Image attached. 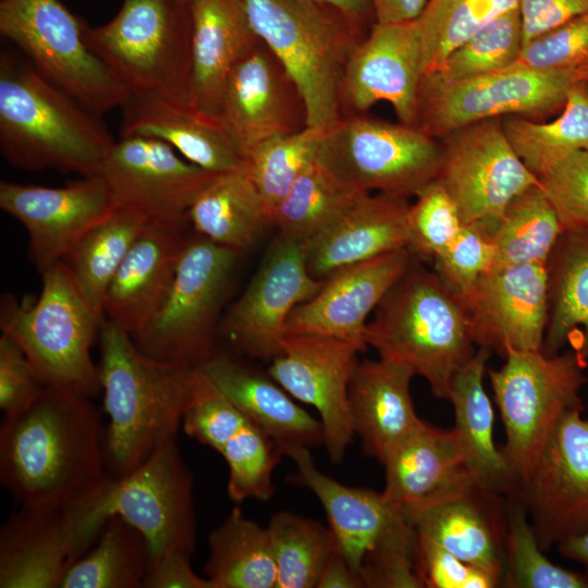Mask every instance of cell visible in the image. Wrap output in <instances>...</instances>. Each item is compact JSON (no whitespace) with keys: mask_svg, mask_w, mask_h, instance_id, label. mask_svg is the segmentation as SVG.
<instances>
[{"mask_svg":"<svg viewBox=\"0 0 588 588\" xmlns=\"http://www.w3.org/2000/svg\"><path fill=\"white\" fill-rule=\"evenodd\" d=\"M88 397L47 385L28 408L3 416L0 481L21 505L71 506L111 479L106 429Z\"/></svg>","mask_w":588,"mask_h":588,"instance_id":"1","label":"cell"},{"mask_svg":"<svg viewBox=\"0 0 588 588\" xmlns=\"http://www.w3.org/2000/svg\"><path fill=\"white\" fill-rule=\"evenodd\" d=\"M98 379L109 417L105 456L121 477L175 441L194 396L196 367L155 359L114 322L100 324Z\"/></svg>","mask_w":588,"mask_h":588,"instance_id":"2","label":"cell"},{"mask_svg":"<svg viewBox=\"0 0 588 588\" xmlns=\"http://www.w3.org/2000/svg\"><path fill=\"white\" fill-rule=\"evenodd\" d=\"M115 140L93 113L32 64L0 57V151L12 167L97 175Z\"/></svg>","mask_w":588,"mask_h":588,"instance_id":"3","label":"cell"},{"mask_svg":"<svg viewBox=\"0 0 588 588\" xmlns=\"http://www.w3.org/2000/svg\"><path fill=\"white\" fill-rule=\"evenodd\" d=\"M365 341L380 358L424 378L443 400L455 373L476 353L462 295L414 256L376 307Z\"/></svg>","mask_w":588,"mask_h":588,"instance_id":"4","label":"cell"},{"mask_svg":"<svg viewBox=\"0 0 588 588\" xmlns=\"http://www.w3.org/2000/svg\"><path fill=\"white\" fill-rule=\"evenodd\" d=\"M256 37L294 83L305 125L327 130L342 118L347 61L364 39L360 26L314 0H243Z\"/></svg>","mask_w":588,"mask_h":588,"instance_id":"5","label":"cell"},{"mask_svg":"<svg viewBox=\"0 0 588 588\" xmlns=\"http://www.w3.org/2000/svg\"><path fill=\"white\" fill-rule=\"evenodd\" d=\"M291 476L321 503L336 549L363 587L422 588L417 569V534L403 507L382 492L343 485L319 470L309 449L296 451Z\"/></svg>","mask_w":588,"mask_h":588,"instance_id":"6","label":"cell"},{"mask_svg":"<svg viewBox=\"0 0 588 588\" xmlns=\"http://www.w3.org/2000/svg\"><path fill=\"white\" fill-rule=\"evenodd\" d=\"M85 39L131 95L192 105L189 1L123 0L106 24H86Z\"/></svg>","mask_w":588,"mask_h":588,"instance_id":"7","label":"cell"},{"mask_svg":"<svg viewBox=\"0 0 588 588\" xmlns=\"http://www.w3.org/2000/svg\"><path fill=\"white\" fill-rule=\"evenodd\" d=\"M503 357L501 368L487 372L505 431L501 451L518 494L562 418L584 411L587 362L571 348L546 355L506 347Z\"/></svg>","mask_w":588,"mask_h":588,"instance_id":"8","label":"cell"},{"mask_svg":"<svg viewBox=\"0 0 588 588\" xmlns=\"http://www.w3.org/2000/svg\"><path fill=\"white\" fill-rule=\"evenodd\" d=\"M40 273L42 289L36 301L17 304L4 298L1 331L22 347L47 385L94 395L100 383L90 348L101 323L64 260Z\"/></svg>","mask_w":588,"mask_h":588,"instance_id":"9","label":"cell"},{"mask_svg":"<svg viewBox=\"0 0 588 588\" xmlns=\"http://www.w3.org/2000/svg\"><path fill=\"white\" fill-rule=\"evenodd\" d=\"M442 160L440 139L419 127L351 114L323 130L315 161L347 191L408 198L439 177Z\"/></svg>","mask_w":588,"mask_h":588,"instance_id":"10","label":"cell"},{"mask_svg":"<svg viewBox=\"0 0 588 588\" xmlns=\"http://www.w3.org/2000/svg\"><path fill=\"white\" fill-rule=\"evenodd\" d=\"M85 27L60 0L0 1V34L50 83L101 117L131 94L89 48Z\"/></svg>","mask_w":588,"mask_h":588,"instance_id":"11","label":"cell"},{"mask_svg":"<svg viewBox=\"0 0 588 588\" xmlns=\"http://www.w3.org/2000/svg\"><path fill=\"white\" fill-rule=\"evenodd\" d=\"M240 252L198 234L185 238L168 292L134 342L155 359L199 366L211 355L215 326Z\"/></svg>","mask_w":588,"mask_h":588,"instance_id":"12","label":"cell"},{"mask_svg":"<svg viewBox=\"0 0 588 588\" xmlns=\"http://www.w3.org/2000/svg\"><path fill=\"white\" fill-rule=\"evenodd\" d=\"M580 79L581 74L575 71H539L519 63L454 83L426 73L419 86L416 126L440 139L487 119L543 118L562 110Z\"/></svg>","mask_w":588,"mask_h":588,"instance_id":"13","label":"cell"},{"mask_svg":"<svg viewBox=\"0 0 588 588\" xmlns=\"http://www.w3.org/2000/svg\"><path fill=\"white\" fill-rule=\"evenodd\" d=\"M95 511L102 525L120 515L137 528L148 542L149 563L172 555L191 556L197 535L193 476L176 440L128 474L112 476L97 497Z\"/></svg>","mask_w":588,"mask_h":588,"instance_id":"14","label":"cell"},{"mask_svg":"<svg viewBox=\"0 0 588 588\" xmlns=\"http://www.w3.org/2000/svg\"><path fill=\"white\" fill-rule=\"evenodd\" d=\"M443 149L438 180L455 201L463 224L492 233L509 204L538 184L502 126V118L454 130L440 138Z\"/></svg>","mask_w":588,"mask_h":588,"instance_id":"15","label":"cell"},{"mask_svg":"<svg viewBox=\"0 0 588 588\" xmlns=\"http://www.w3.org/2000/svg\"><path fill=\"white\" fill-rule=\"evenodd\" d=\"M322 283L308 271L307 243L279 234L226 314L223 334L247 356L272 360L282 353L290 314L311 298Z\"/></svg>","mask_w":588,"mask_h":588,"instance_id":"16","label":"cell"},{"mask_svg":"<svg viewBox=\"0 0 588 588\" xmlns=\"http://www.w3.org/2000/svg\"><path fill=\"white\" fill-rule=\"evenodd\" d=\"M581 414L562 418L517 494L544 552L588 530V418Z\"/></svg>","mask_w":588,"mask_h":588,"instance_id":"17","label":"cell"},{"mask_svg":"<svg viewBox=\"0 0 588 588\" xmlns=\"http://www.w3.org/2000/svg\"><path fill=\"white\" fill-rule=\"evenodd\" d=\"M216 174L148 136L120 137L99 172L117 206L135 210L148 221L174 225L187 221L191 204Z\"/></svg>","mask_w":588,"mask_h":588,"instance_id":"18","label":"cell"},{"mask_svg":"<svg viewBox=\"0 0 588 588\" xmlns=\"http://www.w3.org/2000/svg\"><path fill=\"white\" fill-rule=\"evenodd\" d=\"M359 352L353 343L332 336L289 334L268 369L293 399L318 412L333 464L342 462L355 434L348 388Z\"/></svg>","mask_w":588,"mask_h":588,"instance_id":"19","label":"cell"},{"mask_svg":"<svg viewBox=\"0 0 588 588\" xmlns=\"http://www.w3.org/2000/svg\"><path fill=\"white\" fill-rule=\"evenodd\" d=\"M0 207L25 228L30 259L40 272L64 260L117 204L106 181L97 174L62 187L1 181Z\"/></svg>","mask_w":588,"mask_h":588,"instance_id":"20","label":"cell"},{"mask_svg":"<svg viewBox=\"0 0 588 588\" xmlns=\"http://www.w3.org/2000/svg\"><path fill=\"white\" fill-rule=\"evenodd\" d=\"M479 347L542 351L548 319L544 264L494 266L462 295Z\"/></svg>","mask_w":588,"mask_h":588,"instance_id":"21","label":"cell"},{"mask_svg":"<svg viewBox=\"0 0 588 588\" xmlns=\"http://www.w3.org/2000/svg\"><path fill=\"white\" fill-rule=\"evenodd\" d=\"M424 73V46L417 21L373 22L347 61L341 88L342 108L363 114L385 101L401 123L416 126Z\"/></svg>","mask_w":588,"mask_h":588,"instance_id":"22","label":"cell"},{"mask_svg":"<svg viewBox=\"0 0 588 588\" xmlns=\"http://www.w3.org/2000/svg\"><path fill=\"white\" fill-rule=\"evenodd\" d=\"M96 539L81 503L21 505L0 531V587L60 588L69 568Z\"/></svg>","mask_w":588,"mask_h":588,"instance_id":"23","label":"cell"},{"mask_svg":"<svg viewBox=\"0 0 588 588\" xmlns=\"http://www.w3.org/2000/svg\"><path fill=\"white\" fill-rule=\"evenodd\" d=\"M506 499L469 480L403 510L417 535L490 573L502 585Z\"/></svg>","mask_w":588,"mask_h":588,"instance_id":"24","label":"cell"},{"mask_svg":"<svg viewBox=\"0 0 588 588\" xmlns=\"http://www.w3.org/2000/svg\"><path fill=\"white\" fill-rule=\"evenodd\" d=\"M412 259L411 252L403 248L331 273L311 298L292 310L286 321V335L332 336L365 351L369 314L405 272Z\"/></svg>","mask_w":588,"mask_h":588,"instance_id":"25","label":"cell"},{"mask_svg":"<svg viewBox=\"0 0 588 588\" xmlns=\"http://www.w3.org/2000/svg\"><path fill=\"white\" fill-rule=\"evenodd\" d=\"M301 101L294 83L258 39L230 72L218 117L245 156L264 140L301 130L295 127Z\"/></svg>","mask_w":588,"mask_h":588,"instance_id":"26","label":"cell"},{"mask_svg":"<svg viewBox=\"0 0 588 588\" xmlns=\"http://www.w3.org/2000/svg\"><path fill=\"white\" fill-rule=\"evenodd\" d=\"M197 367L282 454L291 457L301 449L324 443L321 421L302 408L269 375L224 355L211 354Z\"/></svg>","mask_w":588,"mask_h":588,"instance_id":"27","label":"cell"},{"mask_svg":"<svg viewBox=\"0 0 588 588\" xmlns=\"http://www.w3.org/2000/svg\"><path fill=\"white\" fill-rule=\"evenodd\" d=\"M121 109L120 137L160 139L187 161L212 173L244 166L242 149L218 115L151 95H131Z\"/></svg>","mask_w":588,"mask_h":588,"instance_id":"28","label":"cell"},{"mask_svg":"<svg viewBox=\"0 0 588 588\" xmlns=\"http://www.w3.org/2000/svg\"><path fill=\"white\" fill-rule=\"evenodd\" d=\"M183 225L147 221L106 293L105 315L133 339L155 316L185 241Z\"/></svg>","mask_w":588,"mask_h":588,"instance_id":"29","label":"cell"},{"mask_svg":"<svg viewBox=\"0 0 588 588\" xmlns=\"http://www.w3.org/2000/svg\"><path fill=\"white\" fill-rule=\"evenodd\" d=\"M407 198L364 194L332 225L307 243L309 273L324 280L344 267L407 248Z\"/></svg>","mask_w":588,"mask_h":588,"instance_id":"30","label":"cell"},{"mask_svg":"<svg viewBox=\"0 0 588 588\" xmlns=\"http://www.w3.org/2000/svg\"><path fill=\"white\" fill-rule=\"evenodd\" d=\"M414 373L403 365L380 358L357 362L348 402L354 433L363 452L383 463L420 419L411 395Z\"/></svg>","mask_w":588,"mask_h":588,"instance_id":"31","label":"cell"},{"mask_svg":"<svg viewBox=\"0 0 588 588\" xmlns=\"http://www.w3.org/2000/svg\"><path fill=\"white\" fill-rule=\"evenodd\" d=\"M192 106L218 115L225 81L258 40L243 0H192Z\"/></svg>","mask_w":588,"mask_h":588,"instance_id":"32","label":"cell"},{"mask_svg":"<svg viewBox=\"0 0 588 588\" xmlns=\"http://www.w3.org/2000/svg\"><path fill=\"white\" fill-rule=\"evenodd\" d=\"M490 352L479 347L452 379L448 397L455 418L452 431L476 482L492 493L516 497V482L493 440L494 411L483 387Z\"/></svg>","mask_w":588,"mask_h":588,"instance_id":"33","label":"cell"},{"mask_svg":"<svg viewBox=\"0 0 588 588\" xmlns=\"http://www.w3.org/2000/svg\"><path fill=\"white\" fill-rule=\"evenodd\" d=\"M382 465L385 471L382 493L401 507L475 480L465 466L452 429L443 430L424 420L391 451Z\"/></svg>","mask_w":588,"mask_h":588,"instance_id":"34","label":"cell"},{"mask_svg":"<svg viewBox=\"0 0 588 588\" xmlns=\"http://www.w3.org/2000/svg\"><path fill=\"white\" fill-rule=\"evenodd\" d=\"M548 319L542 352L571 346L588 363V231H564L548 262Z\"/></svg>","mask_w":588,"mask_h":588,"instance_id":"35","label":"cell"},{"mask_svg":"<svg viewBox=\"0 0 588 588\" xmlns=\"http://www.w3.org/2000/svg\"><path fill=\"white\" fill-rule=\"evenodd\" d=\"M186 220L198 234L240 253L270 224L244 166L217 173L191 204Z\"/></svg>","mask_w":588,"mask_h":588,"instance_id":"36","label":"cell"},{"mask_svg":"<svg viewBox=\"0 0 588 588\" xmlns=\"http://www.w3.org/2000/svg\"><path fill=\"white\" fill-rule=\"evenodd\" d=\"M204 575L212 588H275L277 565L268 528L236 506L211 531Z\"/></svg>","mask_w":588,"mask_h":588,"instance_id":"37","label":"cell"},{"mask_svg":"<svg viewBox=\"0 0 588 588\" xmlns=\"http://www.w3.org/2000/svg\"><path fill=\"white\" fill-rule=\"evenodd\" d=\"M147 221L137 211L117 206L79 240L64 259L100 323L105 320L109 284Z\"/></svg>","mask_w":588,"mask_h":588,"instance_id":"38","label":"cell"},{"mask_svg":"<svg viewBox=\"0 0 588 588\" xmlns=\"http://www.w3.org/2000/svg\"><path fill=\"white\" fill-rule=\"evenodd\" d=\"M513 149L537 175L565 157L588 150V83L578 81L556 118L543 122L520 115L502 118Z\"/></svg>","mask_w":588,"mask_h":588,"instance_id":"39","label":"cell"},{"mask_svg":"<svg viewBox=\"0 0 588 588\" xmlns=\"http://www.w3.org/2000/svg\"><path fill=\"white\" fill-rule=\"evenodd\" d=\"M149 560L144 535L120 515H112L90 548L69 568L60 588L144 587Z\"/></svg>","mask_w":588,"mask_h":588,"instance_id":"40","label":"cell"},{"mask_svg":"<svg viewBox=\"0 0 588 588\" xmlns=\"http://www.w3.org/2000/svg\"><path fill=\"white\" fill-rule=\"evenodd\" d=\"M563 232L554 207L538 183L509 204L490 234L494 266L547 265Z\"/></svg>","mask_w":588,"mask_h":588,"instance_id":"41","label":"cell"},{"mask_svg":"<svg viewBox=\"0 0 588 588\" xmlns=\"http://www.w3.org/2000/svg\"><path fill=\"white\" fill-rule=\"evenodd\" d=\"M267 528L277 565L275 588H317L335 548L330 528L289 511L273 514Z\"/></svg>","mask_w":588,"mask_h":588,"instance_id":"42","label":"cell"},{"mask_svg":"<svg viewBox=\"0 0 588 588\" xmlns=\"http://www.w3.org/2000/svg\"><path fill=\"white\" fill-rule=\"evenodd\" d=\"M366 193L347 191L311 163L277 205L271 224L281 235L308 243L342 217Z\"/></svg>","mask_w":588,"mask_h":588,"instance_id":"43","label":"cell"},{"mask_svg":"<svg viewBox=\"0 0 588 588\" xmlns=\"http://www.w3.org/2000/svg\"><path fill=\"white\" fill-rule=\"evenodd\" d=\"M323 130L305 126L252 147L244 167L256 187L269 223L277 205L297 177L316 160Z\"/></svg>","mask_w":588,"mask_h":588,"instance_id":"44","label":"cell"},{"mask_svg":"<svg viewBox=\"0 0 588 588\" xmlns=\"http://www.w3.org/2000/svg\"><path fill=\"white\" fill-rule=\"evenodd\" d=\"M509 588H588V575L552 563L541 549L525 504L506 499L505 565Z\"/></svg>","mask_w":588,"mask_h":588,"instance_id":"45","label":"cell"},{"mask_svg":"<svg viewBox=\"0 0 588 588\" xmlns=\"http://www.w3.org/2000/svg\"><path fill=\"white\" fill-rule=\"evenodd\" d=\"M517 5L518 0H428L416 20L424 46V74L438 71L462 42Z\"/></svg>","mask_w":588,"mask_h":588,"instance_id":"46","label":"cell"},{"mask_svg":"<svg viewBox=\"0 0 588 588\" xmlns=\"http://www.w3.org/2000/svg\"><path fill=\"white\" fill-rule=\"evenodd\" d=\"M524 45L518 9L493 19L455 48L434 73L448 83L501 71L517 63Z\"/></svg>","mask_w":588,"mask_h":588,"instance_id":"47","label":"cell"},{"mask_svg":"<svg viewBox=\"0 0 588 588\" xmlns=\"http://www.w3.org/2000/svg\"><path fill=\"white\" fill-rule=\"evenodd\" d=\"M218 453L229 467L228 494L232 501L272 498V474L282 453L267 434L246 420Z\"/></svg>","mask_w":588,"mask_h":588,"instance_id":"48","label":"cell"},{"mask_svg":"<svg viewBox=\"0 0 588 588\" xmlns=\"http://www.w3.org/2000/svg\"><path fill=\"white\" fill-rule=\"evenodd\" d=\"M415 197L408 210L407 249L414 257L432 260L464 224L455 201L438 179Z\"/></svg>","mask_w":588,"mask_h":588,"instance_id":"49","label":"cell"},{"mask_svg":"<svg viewBox=\"0 0 588 588\" xmlns=\"http://www.w3.org/2000/svg\"><path fill=\"white\" fill-rule=\"evenodd\" d=\"M517 63L539 71H588V13L553 27L523 46Z\"/></svg>","mask_w":588,"mask_h":588,"instance_id":"50","label":"cell"},{"mask_svg":"<svg viewBox=\"0 0 588 588\" xmlns=\"http://www.w3.org/2000/svg\"><path fill=\"white\" fill-rule=\"evenodd\" d=\"M564 231H588V150L576 151L538 176Z\"/></svg>","mask_w":588,"mask_h":588,"instance_id":"51","label":"cell"},{"mask_svg":"<svg viewBox=\"0 0 588 588\" xmlns=\"http://www.w3.org/2000/svg\"><path fill=\"white\" fill-rule=\"evenodd\" d=\"M432 261L433 270L463 295L493 268L494 246L486 230L464 224L456 237Z\"/></svg>","mask_w":588,"mask_h":588,"instance_id":"52","label":"cell"},{"mask_svg":"<svg viewBox=\"0 0 588 588\" xmlns=\"http://www.w3.org/2000/svg\"><path fill=\"white\" fill-rule=\"evenodd\" d=\"M417 568L428 588H493L501 581L439 546L417 535Z\"/></svg>","mask_w":588,"mask_h":588,"instance_id":"53","label":"cell"},{"mask_svg":"<svg viewBox=\"0 0 588 588\" xmlns=\"http://www.w3.org/2000/svg\"><path fill=\"white\" fill-rule=\"evenodd\" d=\"M47 384L37 373L22 347L8 333L0 336V408L4 416L28 408Z\"/></svg>","mask_w":588,"mask_h":588,"instance_id":"54","label":"cell"},{"mask_svg":"<svg viewBox=\"0 0 588 588\" xmlns=\"http://www.w3.org/2000/svg\"><path fill=\"white\" fill-rule=\"evenodd\" d=\"M517 9L525 45L568 20L588 13V0H518Z\"/></svg>","mask_w":588,"mask_h":588,"instance_id":"55","label":"cell"},{"mask_svg":"<svg viewBox=\"0 0 588 588\" xmlns=\"http://www.w3.org/2000/svg\"><path fill=\"white\" fill-rule=\"evenodd\" d=\"M144 588H212L206 577L198 576L189 555H172L149 563Z\"/></svg>","mask_w":588,"mask_h":588,"instance_id":"56","label":"cell"},{"mask_svg":"<svg viewBox=\"0 0 588 588\" xmlns=\"http://www.w3.org/2000/svg\"><path fill=\"white\" fill-rule=\"evenodd\" d=\"M428 0H372L377 23L392 24L417 20Z\"/></svg>","mask_w":588,"mask_h":588,"instance_id":"57","label":"cell"},{"mask_svg":"<svg viewBox=\"0 0 588 588\" xmlns=\"http://www.w3.org/2000/svg\"><path fill=\"white\" fill-rule=\"evenodd\" d=\"M360 577L350 566L343 554L334 548L318 581L317 588H362Z\"/></svg>","mask_w":588,"mask_h":588,"instance_id":"58","label":"cell"},{"mask_svg":"<svg viewBox=\"0 0 588 588\" xmlns=\"http://www.w3.org/2000/svg\"><path fill=\"white\" fill-rule=\"evenodd\" d=\"M331 7L353 23L362 26L373 20L372 0H314Z\"/></svg>","mask_w":588,"mask_h":588,"instance_id":"59","label":"cell"},{"mask_svg":"<svg viewBox=\"0 0 588 588\" xmlns=\"http://www.w3.org/2000/svg\"><path fill=\"white\" fill-rule=\"evenodd\" d=\"M558 549L564 558L581 564L588 573V530L561 542Z\"/></svg>","mask_w":588,"mask_h":588,"instance_id":"60","label":"cell"},{"mask_svg":"<svg viewBox=\"0 0 588 588\" xmlns=\"http://www.w3.org/2000/svg\"><path fill=\"white\" fill-rule=\"evenodd\" d=\"M583 79L588 83V71L583 75Z\"/></svg>","mask_w":588,"mask_h":588,"instance_id":"61","label":"cell"},{"mask_svg":"<svg viewBox=\"0 0 588 588\" xmlns=\"http://www.w3.org/2000/svg\"><path fill=\"white\" fill-rule=\"evenodd\" d=\"M187 1H189V2H191L192 0H187Z\"/></svg>","mask_w":588,"mask_h":588,"instance_id":"62","label":"cell"}]
</instances>
